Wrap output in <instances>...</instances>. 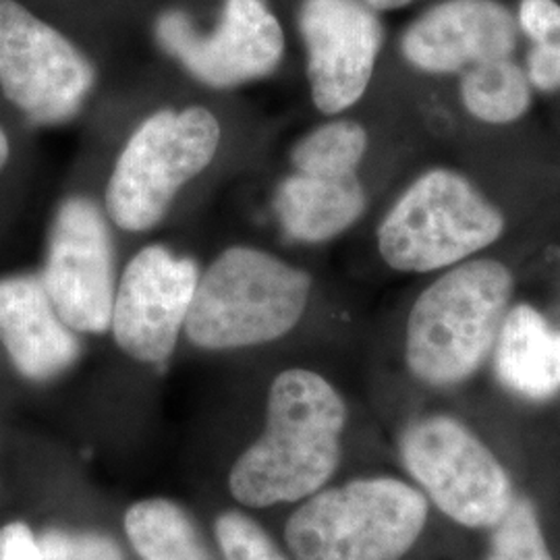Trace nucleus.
<instances>
[{"label":"nucleus","instance_id":"1","mask_svg":"<svg viewBox=\"0 0 560 560\" xmlns=\"http://www.w3.org/2000/svg\"><path fill=\"white\" fill-rule=\"evenodd\" d=\"M347 407L320 374L287 370L268 393L266 428L231 469L229 488L249 509L316 494L337 471Z\"/></svg>","mask_w":560,"mask_h":560},{"label":"nucleus","instance_id":"2","mask_svg":"<svg viewBox=\"0 0 560 560\" xmlns=\"http://www.w3.org/2000/svg\"><path fill=\"white\" fill-rule=\"evenodd\" d=\"M513 293V275L494 260L460 264L430 284L407 322L405 358L432 386L467 381L490 355Z\"/></svg>","mask_w":560,"mask_h":560},{"label":"nucleus","instance_id":"3","mask_svg":"<svg viewBox=\"0 0 560 560\" xmlns=\"http://www.w3.org/2000/svg\"><path fill=\"white\" fill-rule=\"evenodd\" d=\"M310 289L300 268L260 249L231 247L198 280L183 330L208 351L272 342L301 320Z\"/></svg>","mask_w":560,"mask_h":560},{"label":"nucleus","instance_id":"4","mask_svg":"<svg viewBox=\"0 0 560 560\" xmlns=\"http://www.w3.org/2000/svg\"><path fill=\"white\" fill-rule=\"evenodd\" d=\"M428 502L393 478L318 490L289 517L284 540L298 560H400L420 538Z\"/></svg>","mask_w":560,"mask_h":560},{"label":"nucleus","instance_id":"5","mask_svg":"<svg viewBox=\"0 0 560 560\" xmlns=\"http://www.w3.org/2000/svg\"><path fill=\"white\" fill-rule=\"evenodd\" d=\"M221 122L201 108L161 110L141 122L120 152L106 187L108 217L120 229L141 233L164 219L185 183L212 162Z\"/></svg>","mask_w":560,"mask_h":560},{"label":"nucleus","instance_id":"6","mask_svg":"<svg viewBox=\"0 0 560 560\" xmlns=\"http://www.w3.org/2000/svg\"><path fill=\"white\" fill-rule=\"evenodd\" d=\"M504 231L501 210L459 173L421 175L378 229L384 261L402 272H432L492 245Z\"/></svg>","mask_w":560,"mask_h":560},{"label":"nucleus","instance_id":"7","mask_svg":"<svg viewBox=\"0 0 560 560\" xmlns=\"http://www.w3.org/2000/svg\"><path fill=\"white\" fill-rule=\"evenodd\" d=\"M400 457L442 513L465 527H494L515 501L499 459L453 418L434 416L409 425Z\"/></svg>","mask_w":560,"mask_h":560},{"label":"nucleus","instance_id":"8","mask_svg":"<svg viewBox=\"0 0 560 560\" xmlns=\"http://www.w3.org/2000/svg\"><path fill=\"white\" fill-rule=\"evenodd\" d=\"M96 81L92 62L15 0H0V88L36 125L73 119Z\"/></svg>","mask_w":560,"mask_h":560},{"label":"nucleus","instance_id":"9","mask_svg":"<svg viewBox=\"0 0 560 560\" xmlns=\"http://www.w3.org/2000/svg\"><path fill=\"white\" fill-rule=\"evenodd\" d=\"M40 280L71 330L102 335L110 328L117 293L115 249L94 201L69 198L60 203Z\"/></svg>","mask_w":560,"mask_h":560},{"label":"nucleus","instance_id":"10","mask_svg":"<svg viewBox=\"0 0 560 560\" xmlns=\"http://www.w3.org/2000/svg\"><path fill=\"white\" fill-rule=\"evenodd\" d=\"M156 38L196 80L235 88L261 80L279 67L284 34L264 0H226L219 25L200 34L183 11L156 21Z\"/></svg>","mask_w":560,"mask_h":560},{"label":"nucleus","instance_id":"11","mask_svg":"<svg viewBox=\"0 0 560 560\" xmlns=\"http://www.w3.org/2000/svg\"><path fill=\"white\" fill-rule=\"evenodd\" d=\"M200 280L198 264L150 245L120 277L110 330L133 360L161 365L177 347Z\"/></svg>","mask_w":560,"mask_h":560},{"label":"nucleus","instance_id":"12","mask_svg":"<svg viewBox=\"0 0 560 560\" xmlns=\"http://www.w3.org/2000/svg\"><path fill=\"white\" fill-rule=\"evenodd\" d=\"M300 30L307 48L312 98L337 115L365 94L382 48V25L363 0H303Z\"/></svg>","mask_w":560,"mask_h":560},{"label":"nucleus","instance_id":"13","mask_svg":"<svg viewBox=\"0 0 560 560\" xmlns=\"http://www.w3.org/2000/svg\"><path fill=\"white\" fill-rule=\"evenodd\" d=\"M515 44V21L501 2L446 0L405 32L400 48L421 71L455 73L486 60L509 59Z\"/></svg>","mask_w":560,"mask_h":560},{"label":"nucleus","instance_id":"14","mask_svg":"<svg viewBox=\"0 0 560 560\" xmlns=\"http://www.w3.org/2000/svg\"><path fill=\"white\" fill-rule=\"evenodd\" d=\"M0 342L27 381H52L80 360V339L60 320L40 277L0 279Z\"/></svg>","mask_w":560,"mask_h":560},{"label":"nucleus","instance_id":"15","mask_svg":"<svg viewBox=\"0 0 560 560\" xmlns=\"http://www.w3.org/2000/svg\"><path fill=\"white\" fill-rule=\"evenodd\" d=\"M365 210L358 175L318 177L295 173L280 183L275 212L291 240L320 243L347 231Z\"/></svg>","mask_w":560,"mask_h":560},{"label":"nucleus","instance_id":"16","mask_svg":"<svg viewBox=\"0 0 560 560\" xmlns=\"http://www.w3.org/2000/svg\"><path fill=\"white\" fill-rule=\"evenodd\" d=\"M497 374L523 399H550L560 390V332L532 305L513 307L497 339Z\"/></svg>","mask_w":560,"mask_h":560},{"label":"nucleus","instance_id":"17","mask_svg":"<svg viewBox=\"0 0 560 560\" xmlns=\"http://www.w3.org/2000/svg\"><path fill=\"white\" fill-rule=\"evenodd\" d=\"M125 534L141 560H214L198 525L179 504L166 499L129 506Z\"/></svg>","mask_w":560,"mask_h":560},{"label":"nucleus","instance_id":"18","mask_svg":"<svg viewBox=\"0 0 560 560\" xmlns=\"http://www.w3.org/2000/svg\"><path fill=\"white\" fill-rule=\"evenodd\" d=\"M465 108L483 122L504 125L525 115L532 92L525 73L509 59L476 65L460 83Z\"/></svg>","mask_w":560,"mask_h":560},{"label":"nucleus","instance_id":"19","mask_svg":"<svg viewBox=\"0 0 560 560\" xmlns=\"http://www.w3.org/2000/svg\"><path fill=\"white\" fill-rule=\"evenodd\" d=\"M368 150V133L353 120L322 125L295 145L291 161L295 173L318 177H351Z\"/></svg>","mask_w":560,"mask_h":560},{"label":"nucleus","instance_id":"20","mask_svg":"<svg viewBox=\"0 0 560 560\" xmlns=\"http://www.w3.org/2000/svg\"><path fill=\"white\" fill-rule=\"evenodd\" d=\"M486 560H555L541 536L538 513L527 499H515L494 525Z\"/></svg>","mask_w":560,"mask_h":560},{"label":"nucleus","instance_id":"21","mask_svg":"<svg viewBox=\"0 0 560 560\" xmlns=\"http://www.w3.org/2000/svg\"><path fill=\"white\" fill-rule=\"evenodd\" d=\"M214 532L224 560H287L260 525L240 511L222 513Z\"/></svg>","mask_w":560,"mask_h":560},{"label":"nucleus","instance_id":"22","mask_svg":"<svg viewBox=\"0 0 560 560\" xmlns=\"http://www.w3.org/2000/svg\"><path fill=\"white\" fill-rule=\"evenodd\" d=\"M38 541L46 560H125L119 544L98 532L46 529Z\"/></svg>","mask_w":560,"mask_h":560},{"label":"nucleus","instance_id":"23","mask_svg":"<svg viewBox=\"0 0 560 560\" xmlns=\"http://www.w3.org/2000/svg\"><path fill=\"white\" fill-rule=\"evenodd\" d=\"M520 21L536 44L560 46V4L555 0H523Z\"/></svg>","mask_w":560,"mask_h":560},{"label":"nucleus","instance_id":"24","mask_svg":"<svg viewBox=\"0 0 560 560\" xmlns=\"http://www.w3.org/2000/svg\"><path fill=\"white\" fill-rule=\"evenodd\" d=\"M0 560H46L40 541L25 523L0 527Z\"/></svg>","mask_w":560,"mask_h":560},{"label":"nucleus","instance_id":"25","mask_svg":"<svg viewBox=\"0 0 560 560\" xmlns=\"http://www.w3.org/2000/svg\"><path fill=\"white\" fill-rule=\"evenodd\" d=\"M529 80L541 92H555L560 88V46L536 44L529 55Z\"/></svg>","mask_w":560,"mask_h":560},{"label":"nucleus","instance_id":"26","mask_svg":"<svg viewBox=\"0 0 560 560\" xmlns=\"http://www.w3.org/2000/svg\"><path fill=\"white\" fill-rule=\"evenodd\" d=\"M363 2L374 11H388V9H400L411 0H363Z\"/></svg>","mask_w":560,"mask_h":560},{"label":"nucleus","instance_id":"27","mask_svg":"<svg viewBox=\"0 0 560 560\" xmlns=\"http://www.w3.org/2000/svg\"><path fill=\"white\" fill-rule=\"evenodd\" d=\"M9 154H11V145H9L4 131L0 129V171L4 168V164L9 161Z\"/></svg>","mask_w":560,"mask_h":560}]
</instances>
